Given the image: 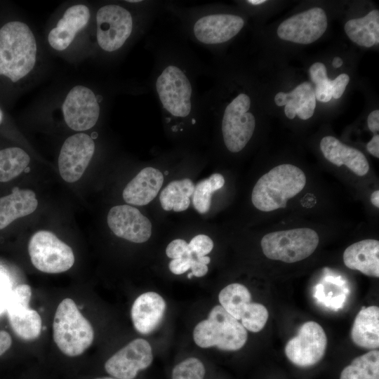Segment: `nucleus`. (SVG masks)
Here are the masks:
<instances>
[{"instance_id": "f257e3e1", "label": "nucleus", "mask_w": 379, "mask_h": 379, "mask_svg": "<svg viewBox=\"0 0 379 379\" xmlns=\"http://www.w3.org/2000/svg\"><path fill=\"white\" fill-rule=\"evenodd\" d=\"M153 66L149 86L159 103L163 121L173 134L195 128L208 119L198 79L208 67L182 37L168 34L149 39Z\"/></svg>"}, {"instance_id": "f03ea898", "label": "nucleus", "mask_w": 379, "mask_h": 379, "mask_svg": "<svg viewBox=\"0 0 379 379\" xmlns=\"http://www.w3.org/2000/svg\"><path fill=\"white\" fill-rule=\"evenodd\" d=\"M162 10L175 20L183 39L214 52L237 36L245 26L244 18L221 11L212 4L183 6L174 1H163Z\"/></svg>"}, {"instance_id": "7ed1b4c3", "label": "nucleus", "mask_w": 379, "mask_h": 379, "mask_svg": "<svg viewBox=\"0 0 379 379\" xmlns=\"http://www.w3.org/2000/svg\"><path fill=\"white\" fill-rule=\"evenodd\" d=\"M163 1L138 0L135 12L119 4H107L96 13V39L105 53H113L124 48L135 34L149 29Z\"/></svg>"}, {"instance_id": "20e7f679", "label": "nucleus", "mask_w": 379, "mask_h": 379, "mask_svg": "<svg viewBox=\"0 0 379 379\" xmlns=\"http://www.w3.org/2000/svg\"><path fill=\"white\" fill-rule=\"evenodd\" d=\"M207 115L220 117L223 143L232 153H238L251 140L255 128V118L250 110L252 100L246 92H239L229 101H222L208 91L203 93Z\"/></svg>"}, {"instance_id": "39448f33", "label": "nucleus", "mask_w": 379, "mask_h": 379, "mask_svg": "<svg viewBox=\"0 0 379 379\" xmlns=\"http://www.w3.org/2000/svg\"><path fill=\"white\" fill-rule=\"evenodd\" d=\"M36 42L27 25L8 22L0 29V76L17 82L34 68Z\"/></svg>"}, {"instance_id": "423d86ee", "label": "nucleus", "mask_w": 379, "mask_h": 379, "mask_svg": "<svg viewBox=\"0 0 379 379\" xmlns=\"http://www.w3.org/2000/svg\"><path fill=\"white\" fill-rule=\"evenodd\" d=\"M306 180L305 173L299 167L289 164L277 166L255 183L251 194L252 203L264 212L284 208L288 199L304 189Z\"/></svg>"}, {"instance_id": "0eeeda50", "label": "nucleus", "mask_w": 379, "mask_h": 379, "mask_svg": "<svg viewBox=\"0 0 379 379\" xmlns=\"http://www.w3.org/2000/svg\"><path fill=\"white\" fill-rule=\"evenodd\" d=\"M53 340L59 350L68 357L82 354L93 343V328L69 298L58 305L53 323Z\"/></svg>"}, {"instance_id": "6e6552de", "label": "nucleus", "mask_w": 379, "mask_h": 379, "mask_svg": "<svg viewBox=\"0 0 379 379\" xmlns=\"http://www.w3.org/2000/svg\"><path fill=\"white\" fill-rule=\"evenodd\" d=\"M248 334L243 325L221 305L213 307L207 319L195 326L193 338L202 348L216 347L225 351H237L246 343Z\"/></svg>"}, {"instance_id": "1a4fd4ad", "label": "nucleus", "mask_w": 379, "mask_h": 379, "mask_svg": "<svg viewBox=\"0 0 379 379\" xmlns=\"http://www.w3.org/2000/svg\"><path fill=\"white\" fill-rule=\"evenodd\" d=\"M319 243L317 232L300 227L267 233L262 238L260 245L267 258L293 263L310 256Z\"/></svg>"}, {"instance_id": "9d476101", "label": "nucleus", "mask_w": 379, "mask_h": 379, "mask_svg": "<svg viewBox=\"0 0 379 379\" xmlns=\"http://www.w3.org/2000/svg\"><path fill=\"white\" fill-rule=\"evenodd\" d=\"M28 252L32 265L45 273L64 272L74 263L71 247L46 230H40L33 234L29 241Z\"/></svg>"}, {"instance_id": "9b49d317", "label": "nucleus", "mask_w": 379, "mask_h": 379, "mask_svg": "<svg viewBox=\"0 0 379 379\" xmlns=\"http://www.w3.org/2000/svg\"><path fill=\"white\" fill-rule=\"evenodd\" d=\"M218 300L224 310L251 332H259L265 326L269 312L260 303L251 302V294L241 284H231L219 293Z\"/></svg>"}, {"instance_id": "f8f14e48", "label": "nucleus", "mask_w": 379, "mask_h": 379, "mask_svg": "<svg viewBox=\"0 0 379 379\" xmlns=\"http://www.w3.org/2000/svg\"><path fill=\"white\" fill-rule=\"evenodd\" d=\"M327 346V338L320 324L308 321L302 324L295 336L285 346L287 358L300 367L314 366L324 357Z\"/></svg>"}, {"instance_id": "ddd939ff", "label": "nucleus", "mask_w": 379, "mask_h": 379, "mask_svg": "<svg viewBox=\"0 0 379 379\" xmlns=\"http://www.w3.org/2000/svg\"><path fill=\"white\" fill-rule=\"evenodd\" d=\"M31 297L32 289L29 285H18L11 291L6 308L13 331L25 340L39 338L42 328L39 314L29 308Z\"/></svg>"}, {"instance_id": "4468645a", "label": "nucleus", "mask_w": 379, "mask_h": 379, "mask_svg": "<svg viewBox=\"0 0 379 379\" xmlns=\"http://www.w3.org/2000/svg\"><path fill=\"white\" fill-rule=\"evenodd\" d=\"M62 110L65 123L76 131L93 127L100 114L98 98L92 90L84 86H76L69 91Z\"/></svg>"}, {"instance_id": "2eb2a0df", "label": "nucleus", "mask_w": 379, "mask_h": 379, "mask_svg": "<svg viewBox=\"0 0 379 379\" xmlns=\"http://www.w3.org/2000/svg\"><path fill=\"white\" fill-rule=\"evenodd\" d=\"M93 139L84 133H76L65 140L58 157V168L62 178L74 182L83 175L95 152Z\"/></svg>"}, {"instance_id": "dca6fc26", "label": "nucleus", "mask_w": 379, "mask_h": 379, "mask_svg": "<svg viewBox=\"0 0 379 379\" xmlns=\"http://www.w3.org/2000/svg\"><path fill=\"white\" fill-rule=\"evenodd\" d=\"M325 11L318 7L293 15L277 29L278 36L296 44H309L319 39L327 28Z\"/></svg>"}, {"instance_id": "f3484780", "label": "nucleus", "mask_w": 379, "mask_h": 379, "mask_svg": "<svg viewBox=\"0 0 379 379\" xmlns=\"http://www.w3.org/2000/svg\"><path fill=\"white\" fill-rule=\"evenodd\" d=\"M152 347L145 339L137 338L113 354L105 364V371L117 379H134L139 371L152 364Z\"/></svg>"}, {"instance_id": "a211bd4d", "label": "nucleus", "mask_w": 379, "mask_h": 379, "mask_svg": "<svg viewBox=\"0 0 379 379\" xmlns=\"http://www.w3.org/2000/svg\"><path fill=\"white\" fill-rule=\"evenodd\" d=\"M107 224L113 233L134 243H143L151 237L152 224L135 207L119 205L112 207L107 215Z\"/></svg>"}, {"instance_id": "6ab92c4d", "label": "nucleus", "mask_w": 379, "mask_h": 379, "mask_svg": "<svg viewBox=\"0 0 379 379\" xmlns=\"http://www.w3.org/2000/svg\"><path fill=\"white\" fill-rule=\"evenodd\" d=\"M166 308L165 300L155 292H146L139 295L131 311L135 330L144 335L154 331L161 322Z\"/></svg>"}, {"instance_id": "aec40b11", "label": "nucleus", "mask_w": 379, "mask_h": 379, "mask_svg": "<svg viewBox=\"0 0 379 379\" xmlns=\"http://www.w3.org/2000/svg\"><path fill=\"white\" fill-rule=\"evenodd\" d=\"M90 16L89 8L85 5L77 4L68 8L48 34L51 46L57 51L66 49L77 32L87 25Z\"/></svg>"}, {"instance_id": "412c9836", "label": "nucleus", "mask_w": 379, "mask_h": 379, "mask_svg": "<svg viewBox=\"0 0 379 379\" xmlns=\"http://www.w3.org/2000/svg\"><path fill=\"white\" fill-rule=\"evenodd\" d=\"M320 149L329 162L338 167L345 165L358 176H364L369 171L368 161L361 152L343 144L333 136L324 137L320 142Z\"/></svg>"}, {"instance_id": "4be33fe9", "label": "nucleus", "mask_w": 379, "mask_h": 379, "mask_svg": "<svg viewBox=\"0 0 379 379\" xmlns=\"http://www.w3.org/2000/svg\"><path fill=\"white\" fill-rule=\"evenodd\" d=\"M164 182L162 173L152 166L142 169L126 186L124 201L135 206H145L158 194Z\"/></svg>"}, {"instance_id": "5701e85b", "label": "nucleus", "mask_w": 379, "mask_h": 379, "mask_svg": "<svg viewBox=\"0 0 379 379\" xmlns=\"http://www.w3.org/2000/svg\"><path fill=\"white\" fill-rule=\"evenodd\" d=\"M347 267L362 274L379 277V241L367 239L349 246L343 255Z\"/></svg>"}, {"instance_id": "b1692460", "label": "nucleus", "mask_w": 379, "mask_h": 379, "mask_svg": "<svg viewBox=\"0 0 379 379\" xmlns=\"http://www.w3.org/2000/svg\"><path fill=\"white\" fill-rule=\"evenodd\" d=\"M274 102L278 106H285V114L290 119L295 116L302 120L308 119L312 117L316 107L314 90L309 82L300 84L290 93H278Z\"/></svg>"}, {"instance_id": "393cba45", "label": "nucleus", "mask_w": 379, "mask_h": 379, "mask_svg": "<svg viewBox=\"0 0 379 379\" xmlns=\"http://www.w3.org/2000/svg\"><path fill=\"white\" fill-rule=\"evenodd\" d=\"M35 193L31 190L12 189V193L0 198V230L15 220L32 213L37 208Z\"/></svg>"}, {"instance_id": "a878e982", "label": "nucleus", "mask_w": 379, "mask_h": 379, "mask_svg": "<svg viewBox=\"0 0 379 379\" xmlns=\"http://www.w3.org/2000/svg\"><path fill=\"white\" fill-rule=\"evenodd\" d=\"M351 338L358 347L375 350L379 347V308L363 307L357 314L351 330Z\"/></svg>"}, {"instance_id": "bb28decb", "label": "nucleus", "mask_w": 379, "mask_h": 379, "mask_svg": "<svg viewBox=\"0 0 379 379\" xmlns=\"http://www.w3.org/2000/svg\"><path fill=\"white\" fill-rule=\"evenodd\" d=\"M344 29L350 39L361 46L378 44L379 11L373 10L363 18L348 20Z\"/></svg>"}, {"instance_id": "cd10ccee", "label": "nucleus", "mask_w": 379, "mask_h": 379, "mask_svg": "<svg viewBox=\"0 0 379 379\" xmlns=\"http://www.w3.org/2000/svg\"><path fill=\"white\" fill-rule=\"evenodd\" d=\"M194 190V184L189 178L171 182L162 190L159 195L162 208L166 211L173 210L175 212L187 210Z\"/></svg>"}, {"instance_id": "c85d7f7f", "label": "nucleus", "mask_w": 379, "mask_h": 379, "mask_svg": "<svg viewBox=\"0 0 379 379\" xmlns=\"http://www.w3.org/2000/svg\"><path fill=\"white\" fill-rule=\"evenodd\" d=\"M340 379H379V352L371 350L354 359Z\"/></svg>"}, {"instance_id": "c756f323", "label": "nucleus", "mask_w": 379, "mask_h": 379, "mask_svg": "<svg viewBox=\"0 0 379 379\" xmlns=\"http://www.w3.org/2000/svg\"><path fill=\"white\" fill-rule=\"evenodd\" d=\"M30 157L20 147L0 150V182H8L19 175L28 166Z\"/></svg>"}, {"instance_id": "7c9ffc66", "label": "nucleus", "mask_w": 379, "mask_h": 379, "mask_svg": "<svg viewBox=\"0 0 379 379\" xmlns=\"http://www.w3.org/2000/svg\"><path fill=\"white\" fill-rule=\"evenodd\" d=\"M224 184V177L220 173H213L194 185L192 204L195 210L201 214L207 213L211 205L212 194Z\"/></svg>"}, {"instance_id": "2f4dec72", "label": "nucleus", "mask_w": 379, "mask_h": 379, "mask_svg": "<svg viewBox=\"0 0 379 379\" xmlns=\"http://www.w3.org/2000/svg\"><path fill=\"white\" fill-rule=\"evenodd\" d=\"M312 81L315 84V98L320 102H327L332 98L333 80L326 74V68L321 62L314 63L309 69Z\"/></svg>"}, {"instance_id": "473e14b6", "label": "nucleus", "mask_w": 379, "mask_h": 379, "mask_svg": "<svg viewBox=\"0 0 379 379\" xmlns=\"http://www.w3.org/2000/svg\"><path fill=\"white\" fill-rule=\"evenodd\" d=\"M205 367L197 358H187L173 369L171 379H204Z\"/></svg>"}, {"instance_id": "72a5a7b5", "label": "nucleus", "mask_w": 379, "mask_h": 379, "mask_svg": "<svg viewBox=\"0 0 379 379\" xmlns=\"http://www.w3.org/2000/svg\"><path fill=\"white\" fill-rule=\"evenodd\" d=\"M188 245L190 250L196 257L206 256L213 248L212 239L205 234L195 236Z\"/></svg>"}, {"instance_id": "f704fd0d", "label": "nucleus", "mask_w": 379, "mask_h": 379, "mask_svg": "<svg viewBox=\"0 0 379 379\" xmlns=\"http://www.w3.org/2000/svg\"><path fill=\"white\" fill-rule=\"evenodd\" d=\"M166 255L171 259L189 257L193 255L189 248L188 244L183 239L173 240L166 247Z\"/></svg>"}, {"instance_id": "c9c22d12", "label": "nucleus", "mask_w": 379, "mask_h": 379, "mask_svg": "<svg viewBox=\"0 0 379 379\" xmlns=\"http://www.w3.org/2000/svg\"><path fill=\"white\" fill-rule=\"evenodd\" d=\"M196 258L193 254L189 257L172 259L168 265L169 270L174 274H182L191 268Z\"/></svg>"}, {"instance_id": "e433bc0d", "label": "nucleus", "mask_w": 379, "mask_h": 379, "mask_svg": "<svg viewBox=\"0 0 379 379\" xmlns=\"http://www.w3.org/2000/svg\"><path fill=\"white\" fill-rule=\"evenodd\" d=\"M350 81V77L347 74H341L333 80L332 98H340L343 94L347 85Z\"/></svg>"}, {"instance_id": "4c0bfd02", "label": "nucleus", "mask_w": 379, "mask_h": 379, "mask_svg": "<svg viewBox=\"0 0 379 379\" xmlns=\"http://www.w3.org/2000/svg\"><path fill=\"white\" fill-rule=\"evenodd\" d=\"M369 130L376 133L379 131V110L375 109L371 112L367 119Z\"/></svg>"}, {"instance_id": "58836bf2", "label": "nucleus", "mask_w": 379, "mask_h": 379, "mask_svg": "<svg viewBox=\"0 0 379 379\" xmlns=\"http://www.w3.org/2000/svg\"><path fill=\"white\" fill-rule=\"evenodd\" d=\"M12 343V339L8 333L0 331V356L7 351Z\"/></svg>"}, {"instance_id": "ea45409f", "label": "nucleus", "mask_w": 379, "mask_h": 379, "mask_svg": "<svg viewBox=\"0 0 379 379\" xmlns=\"http://www.w3.org/2000/svg\"><path fill=\"white\" fill-rule=\"evenodd\" d=\"M368 152L376 158H379V135L375 134L367 143Z\"/></svg>"}, {"instance_id": "a19ab883", "label": "nucleus", "mask_w": 379, "mask_h": 379, "mask_svg": "<svg viewBox=\"0 0 379 379\" xmlns=\"http://www.w3.org/2000/svg\"><path fill=\"white\" fill-rule=\"evenodd\" d=\"M11 291L9 288L0 290V314L7 308Z\"/></svg>"}, {"instance_id": "79ce46f5", "label": "nucleus", "mask_w": 379, "mask_h": 379, "mask_svg": "<svg viewBox=\"0 0 379 379\" xmlns=\"http://www.w3.org/2000/svg\"><path fill=\"white\" fill-rule=\"evenodd\" d=\"M371 202L376 208H379V190H375L371 194Z\"/></svg>"}, {"instance_id": "37998d69", "label": "nucleus", "mask_w": 379, "mask_h": 379, "mask_svg": "<svg viewBox=\"0 0 379 379\" xmlns=\"http://www.w3.org/2000/svg\"><path fill=\"white\" fill-rule=\"evenodd\" d=\"M332 65L335 68H338L343 65V60L339 57H335L333 58Z\"/></svg>"}, {"instance_id": "c03bdc74", "label": "nucleus", "mask_w": 379, "mask_h": 379, "mask_svg": "<svg viewBox=\"0 0 379 379\" xmlns=\"http://www.w3.org/2000/svg\"><path fill=\"white\" fill-rule=\"evenodd\" d=\"M265 1V0H247L246 2L252 6H258L264 4Z\"/></svg>"}, {"instance_id": "a18cd8bd", "label": "nucleus", "mask_w": 379, "mask_h": 379, "mask_svg": "<svg viewBox=\"0 0 379 379\" xmlns=\"http://www.w3.org/2000/svg\"><path fill=\"white\" fill-rule=\"evenodd\" d=\"M8 288L6 281L3 279L0 274V290Z\"/></svg>"}, {"instance_id": "49530a36", "label": "nucleus", "mask_w": 379, "mask_h": 379, "mask_svg": "<svg viewBox=\"0 0 379 379\" xmlns=\"http://www.w3.org/2000/svg\"><path fill=\"white\" fill-rule=\"evenodd\" d=\"M2 120H3V112L1 109H0V124L1 123Z\"/></svg>"}, {"instance_id": "de8ad7c7", "label": "nucleus", "mask_w": 379, "mask_h": 379, "mask_svg": "<svg viewBox=\"0 0 379 379\" xmlns=\"http://www.w3.org/2000/svg\"><path fill=\"white\" fill-rule=\"evenodd\" d=\"M91 137L93 139L96 138L98 137V134L96 133H93Z\"/></svg>"}, {"instance_id": "09e8293b", "label": "nucleus", "mask_w": 379, "mask_h": 379, "mask_svg": "<svg viewBox=\"0 0 379 379\" xmlns=\"http://www.w3.org/2000/svg\"><path fill=\"white\" fill-rule=\"evenodd\" d=\"M95 379H117V378H109V377H105V378H95Z\"/></svg>"}, {"instance_id": "8fccbe9b", "label": "nucleus", "mask_w": 379, "mask_h": 379, "mask_svg": "<svg viewBox=\"0 0 379 379\" xmlns=\"http://www.w3.org/2000/svg\"><path fill=\"white\" fill-rule=\"evenodd\" d=\"M29 171H30V168H29V166H27V167L25 168V170H24V171H25V173H29Z\"/></svg>"}, {"instance_id": "3c124183", "label": "nucleus", "mask_w": 379, "mask_h": 379, "mask_svg": "<svg viewBox=\"0 0 379 379\" xmlns=\"http://www.w3.org/2000/svg\"><path fill=\"white\" fill-rule=\"evenodd\" d=\"M192 276H193L192 273L190 272V274H188L187 277H188L189 279H191Z\"/></svg>"}]
</instances>
